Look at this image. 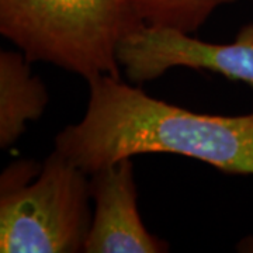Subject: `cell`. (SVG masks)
I'll return each mask as SVG.
<instances>
[{
    "instance_id": "6da1fadb",
    "label": "cell",
    "mask_w": 253,
    "mask_h": 253,
    "mask_svg": "<svg viewBox=\"0 0 253 253\" xmlns=\"http://www.w3.org/2000/svg\"><path fill=\"white\" fill-rule=\"evenodd\" d=\"M81 121L55 138V151L87 174L136 155L174 154L228 174L253 176V111L197 113L155 99L120 76L87 82Z\"/></svg>"
},
{
    "instance_id": "7a4b0ae2",
    "label": "cell",
    "mask_w": 253,
    "mask_h": 253,
    "mask_svg": "<svg viewBox=\"0 0 253 253\" xmlns=\"http://www.w3.org/2000/svg\"><path fill=\"white\" fill-rule=\"evenodd\" d=\"M142 23L132 0H0V33L30 62L79 75L120 76L118 45Z\"/></svg>"
},
{
    "instance_id": "3957f363",
    "label": "cell",
    "mask_w": 253,
    "mask_h": 253,
    "mask_svg": "<svg viewBox=\"0 0 253 253\" xmlns=\"http://www.w3.org/2000/svg\"><path fill=\"white\" fill-rule=\"evenodd\" d=\"M87 173L55 151L17 161L0 177V252H83L91 222Z\"/></svg>"
},
{
    "instance_id": "277c9868",
    "label": "cell",
    "mask_w": 253,
    "mask_h": 253,
    "mask_svg": "<svg viewBox=\"0 0 253 253\" xmlns=\"http://www.w3.org/2000/svg\"><path fill=\"white\" fill-rule=\"evenodd\" d=\"M117 61L128 81H156L174 68L208 71L253 87V21L232 42L218 44L169 27L138 23L118 45Z\"/></svg>"
},
{
    "instance_id": "5b68a950",
    "label": "cell",
    "mask_w": 253,
    "mask_h": 253,
    "mask_svg": "<svg viewBox=\"0 0 253 253\" xmlns=\"http://www.w3.org/2000/svg\"><path fill=\"white\" fill-rule=\"evenodd\" d=\"M94 210L86 253H163L168 244L151 234L138 208L132 159H121L90 174Z\"/></svg>"
},
{
    "instance_id": "8992f818",
    "label": "cell",
    "mask_w": 253,
    "mask_h": 253,
    "mask_svg": "<svg viewBox=\"0 0 253 253\" xmlns=\"http://www.w3.org/2000/svg\"><path fill=\"white\" fill-rule=\"evenodd\" d=\"M27 56L18 51L0 52V148L9 149L45 111L49 96Z\"/></svg>"
},
{
    "instance_id": "52a82bcc",
    "label": "cell",
    "mask_w": 253,
    "mask_h": 253,
    "mask_svg": "<svg viewBox=\"0 0 253 253\" xmlns=\"http://www.w3.org/2000/svg\"><path fill=\"white\" fill-rule=\"evenodd\" d=\"M235 0H132L136 17L148 26L197 33L221 6Z\"/></svg>"
}]
</instances>
